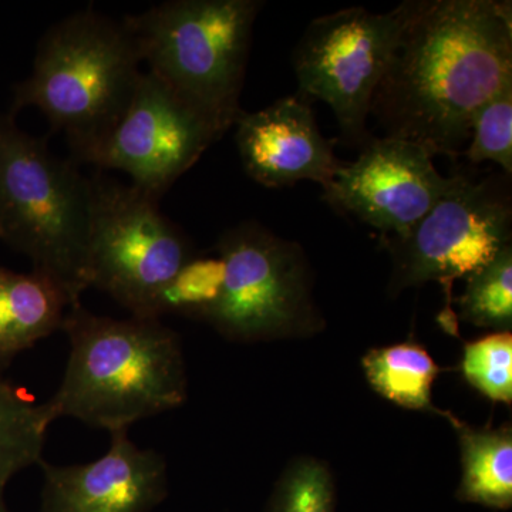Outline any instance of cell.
Returning a JSON list of instances; mask_svg holds the SVG:
<instances>
[{"label":"cell","instance_id":"2","mask_svg":"<svg viewBox=\"0 0 512 512\" xmlns=\"http://www.w3.org/2000/svg\"><path fill=\"white\" fill-rule=\"evenodd\" d=\"M62 329L69 362L47 402L56 419L70 417L111 434L183 406V346L161 320L111 319L80 302L67 309Z\"/></svg>","mask_w":512,"mask_h":512},{"label":"cell","instance_id":"3","mask_svg":"<svg viewBox=\"0 0 512 512\" xmlns=\"http://www.w3.org/2000/svg\"><path fill=\"white\" fill-rule=\"evenodd\" d=\"M141 63L123 19L79 10L40 39L32 73L15 87L10 113L36 107L66 136L74 163L93 164L136 94Z\"/></svg>","mask_w":512,"mask_h":512},{"label":"cell","instance_id":"18","mask_svg":"<svg viewBox=\"0 0 512 512\" xmlns=\"http://www.w3.org/2000/svg\"><path fill=\"white\" fill-rule=\"evenodd\" d=\"M466 292L456 299L460 319L477 328L511 332L512 247L504 248L490 264L467 276Z\"/></svg>","mask_w":512,"mask_h":512},{"label":"cell","instance_id":"1","mask_svg":"<svg viewBox=\"0 0 512 512\" xmlns=\"http://www.w3.org/2000/svg\"><path fill=\"white\" fill-rule=\"evenodd\" d=\"M510 82L511 2L412 0L370 116L384 136L456 158L478 110Z\"/></svg>","mask_w":512,"mask_h":512},{"label":"cell","instance_id":"13","mask_svg":"<svg viewBox=\"0 0 512 512\" xmlns=\"http://www.w3.org/2000/svg\"><path fill=\"white\" fill-rule=\"evenodd\" d=\"M235 127L245 173L266 188L312 181L325 190L342 167L343 161L320 133L312 103L298 94L255 113L244 111Z\"/></svg>","mask_w":512,"mask_h":512},{"label":"cell","instance_id":"7","mask_svg":"<svg viewBox=\"0 0 512 512\" xmlns=\"http://www.w3.org/2000/svg\"><path fill=\"white\" fill-rule=\"evenodd\" d=\"M215 251L224 276L220 299L205 322L222 336L258 342L312 335L323 328L301 245L259 222L245 221L225 231Z\"/></svg>","mask_w":512,"mask_h":512},{"label":"cell","instance_id":"8","mask_svg":"<svg viewBox=\"0 0 512 512\" xmlns=\"http://www.w3.org/2000/svg\"><path fill=\"white\" fill-rule=\"evenodd\" d=\"M89 181L90 288L151 319L157 296L194 256L190 241L153 195L101 173Z\"/></svg>","mask_w":512,"mask_h":512},{"label":"cell","instance_id":"22","mask_svg":"<svg viewBox=\"0 0 512 512\" xmlns=\"http://www.w3.org/2000/svg\"><path fill=\"white\" fill-rule=\"evenodd\" d=\"M463 156L471 164L493 161L512 174V82L487 101L473 120L470 141Z\"/></svg>","mask_w":512,"mask_h":512},{"label":"cell","instance_id":"15","mask_svg":"<svg viewBox=\"0 0 512 512\" xmlns=\"http://www.w3.org/2000/svg\"><path fill=\"white\" fill-rule=\"evenodd\" d=\"M444 417L457 431L461 448V476L457 498L464 503L508 510L512 505V430L474 429L454 414Z\"/></svg>","mask_w":512,"mask_h":512},{"label":"cell","instance_id":"20","mask_svg":"<svg viewBox=\"0 0 512 512\" xmlns=\"http://www.w3.org/2000/svg\"><path fill=\"white\" fill-rule=\"evenodd\" d=\"M335 483L329 467L315 458L293 461L276 484L268 512H333Z\"/></svg>","mask_w":512,"mask_h":512},{"label":"cell","instance_id":"12","mask_svg":"<svg viewBox=\"0 0 512 512\" xmlns=\"http://www.w3.org/2000/svg\"><path fill=\"white\" fill-rule=\"evenodd\" d=\"M45 474L42 512H148L168 493L167 463L150 448H140L128 430L111 433L103 457L76 466H50Z\"/></svg>","mask_w":512,"mask_h":512},{"label":"cell","instance_id":"14","mask_svg":"<svg viewBox=\"0 0 512 512\" xmlns=\"http://www.w3.org/2000/svg\"><path fill=\"white\" fill-rule=\"evenodd\" d=\"M70 303L45 275L0 268V372L19 353L62 329Z\"/></svg>","mask_w":512,"mask_h":512},{"label":"cell","instance_id":"23","mask_svg":"<svg viewBox=\"0 0 512 512\" xmlns=\"http://www.w3.org/2000/svg\"><path fill=\"white\" fill-rule=\"evenodd\" d=\"M0 512H9L5 504V498H3V491H0Z\"/></svg>","mask_w":512,"mask_h":512},{"label":"cell","instance_id":"21","mask_svg":"<svg viewBox=\"0 0 512 512\" xmlns=\"http://www.w3.org/2000/svg\"><path fill=\"white\" fill-rule=\"evenodd\" d=\"M464 379L493 402L512 403V335L495 332L467 343L461 363Z\"/></svg>","mask_w":512,"mask_h":512},{"label":"cell","instance_id":"6","mask_svg":"<svg viewBox=\"0 0 512 512\" xmlns=\"http://www.w3.org/2000/svg\"><path fill=\"white\" fill-rule=\"evenodd\" d=\"M510 177L491 175L476 180L454 175L450 190L406 235L383 237L393 256L389 292L439 282L446 292L440 316L448 333H457L453 284L484 268L510 247L512 237Z\"/></svg>","mask_w":512,"mask_h":512},{"label":"cell","instance_id":"4","mask_svg":"<svg viewBox=\"0 0 512 512\" xmlns=\"http://www.w3.org/2000/svg\"><path fill=\"white\" fill-rule=\"evenodd\" d=\"M259 0H171L124 16L143 63L224 137L241 109Z\"/></svg>","mask_w":512,"mask_h":512},{"label":"cell","instance_id":"19","mask_svg":"<svg viewBox=\"0 0 512 512\" xmlns=\"http://www.w3.org/2000/svg\"><path fill=\"white\" fill-rule=\"evenodd\" d=\"M224 265L220 256L194 255L154 302L151 319L178 315L207 320L220 299Z\"/></svg>","mask_w":512,"mask_h":512},{"label":"cell","instance_id":"16","mask_svg":"<svg viewBox=\"0 0 512 512\" xmlns=\"http://www.w3.org/2000/svg\"><path fill=\"white\" fill-rule=\"evenodd\" d=\"M362 365L370 386L384 399L404 409L446 414L431 402V386L441 369L419 343L369 350Z\"/></svg>","mask_w":512,"mask_h":512},{"label":"cell","instance_id":"11","mask_svg":"<svg viewBox=\"0 0 512 512\" xmlns=\"http://www.w3.org/2000/svg\"><path fill=\"white\" fill-rule=\"evenodd\" d=\"M433 158L412 141L372 137L355 161L342 164L323 200L383 237H403L453 185L454 175L443 177Z\"/></svg>","mask_w":512,"mask_h":512},{"label":"cell","instance_id":"10","mask_svg":"<svg viewBox=\"0 0 512 512\" xmlns=\"http://www.w3.org/2000/svg\"><path fill=\"white\" fill-rule=\"evenodd\" d=\"M220 138L154 74L144 72L94 167L130 175L131 185L161 200Z\"/></svg>","mask_w":512,"mask_h":512},{"label":"cell","instance_id":"17","mask_svg":"<svg viewBox=\"0 0 512 512\" xmlns=\"http://www.w3.org/2000/svg\"><path fill=\"white\" fill-rule=\"evenodd\" d=\"M55 420L49 403L37 404L0 375V491L20 471L42 463L47 431Z\"/></svg>","mask_w":512,"mask_h":512},{"label":"cell","instance_id":"5","mask_svg":"<svg viewBox=\"0 0 512 512\" xmlns=\"http://www.w3.org/2000/svg\"><path fill=\"white\" fill-rule=\"evenodd\" d=\"M90 181L45 138L0 114V241L22 252L70 306L90 289Z\"/></svg>","mask_w":512,"mask_h":512},{"label":"cell","instance_id":"9","mask_svg":"<svg viewBox=\"0 0 512 512\" xmlns=\"http://www.w3.org/2000/svg\"><path fill=\"white\" fill-rule=\"evenodd\" d=\"M410 2L387 13L355 6L313 19L292 53L298 96L320 100L335 114L340 136L362 148L373 96L399 42Z\"/></svg>","mask_w":512,"mask_h":512}]
</instances>
